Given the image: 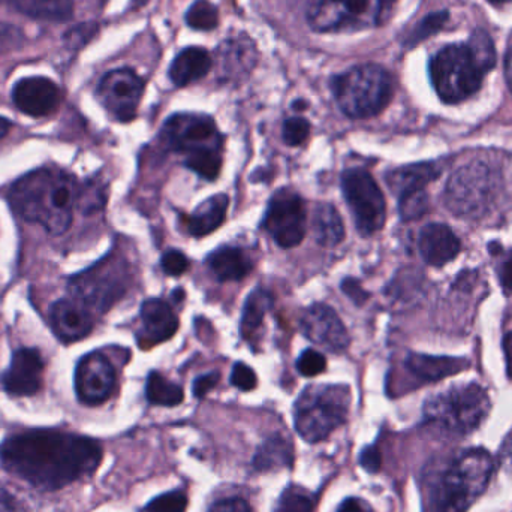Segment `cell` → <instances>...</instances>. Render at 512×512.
<instances>
[{"label":"cell","instance_id":"6da1fadb","mask_svg":"<svg viewBox=\"0 0 512 512\" xmlns=\"http://www.w3.org/2000/svg\"><path fill=\"white\" fill-rule=\"evenodd\" d=\"M0 462L9 474L42 492L63 489L90 477L102 462L95 439L59 430H30L0 445Z\"/></svg>","mask_w":512,"mask_h":512},{"label":"cell","instance_id":"7a4b0ae2","mask_svg":"<svg viewBox=\"0 0 512 512\" xmlns=\"http://www.w3.org/2000/svg\"><path fill=\"white\" fill-rule=\"evenodd\" d=\"M77 198L74 177L50 168L21 177L8 195L9 206L18 218L41 225L51 236H62L71 227Z\"/></svg>","mask_w":512,"mask_h":512},{"label":"cell","instance_id":"3957f363","mask_svg":"<svg viewBox=\"0 0 512 512\" xmlns=\"http://www.w3.org/2000/svg\"><path fill=\"white\" fill-rule=\"evenodd\" d=\"M496 65V50L489 33L475 30L468 44H453L430 60V78L442 101L459 104L480 90L484 75Z\"/></svg>","mask_w":512,"mask_h":512},{"label":"cell","instance_id":"277c9868","mask_svg":"<svg viewBox=\"0 0 512 512\" xmlns=\"http://www.w3.org/2000/svg\"><path fill=\"white\" fill-rule=\"evenodd\" d=\"M495 462L484 448H471L454 459L430 492L432 512H466L486 492Z\"/></svg>","mask_w":512,"mask_h":512},{"label":"cell","instance_id":"5b68a950","mask_svg":"<svg viewBox=\"0 0 512 512\" xmlns=\"http://www.w3.org/2000/svg\"><path fill=\"white\" fill-rule=\"evenodd\" d=\"M502 176L483 161H472L460 167L448 179L444 204L457 218L478 221L486 218L502 195Z\"/></svg>","mask_w":512,"mask_h":512},{"label":"cell","instance_id":"8992f818","mask_svg":"<svg viewBox=\"0 0 512 512\" xmlns=\"http://www.w3.org/2000/svg\"><path fill=\"white\" fill-rule=\"evenodd\" d=\"M351 402L348 385H310L295 402V430L309 444H319L346 423Z\"/></svg>","mask_w":512,"mask_h":512},{"label":"cell","instance_id":"52a82bcc","mask_svg":"<svg viewBox=\"0 0 512 512\" xmlns=\"http://www.w3.org/2000/svg\"><path fill=\"white\" fill-rule=\"evenodd\" d=\"M333 92L340 110L351 119L378 116L390 104L394 81L390 72L375 63L354 66L333 80Z\"/></svg>","mask_w":512,"mask_h":512},{"label":"cell","instance_id":"ba28073f","mask_svg":"<svg viewBox=\"0 0 512 512\" xmlns=\"http://www.w3.org/2000/svg\"><path fill=\"white\" fill-rule=\"evenodd\" d=\"M492 409L489 393L481 385H457L424 403V421L451 435H468L483 424Z\"/></svg>","mask_w":512,"mask_h":512},{"label":"cell","instance_id":"9c48e42d","mask_svg":"<svg viewBox=\"0 0 512 512\" xmlns=\"http://www.w3.org/2000/svg\"><path fill=\"white\" fill-rule=\"evenodd\" d=\"M397 0H313L307 21L316 32H358L381 26Z\"/></svg>","mask_w":512,"mask_h":512},{"label":"cell","instance_id":"30bf717a","mask_svg":"<svg viewBox=\"0 0 512 512\" xmlns=\"http://www.w3.org/2000/svg\"><path fill=\"white\" fill-rule=\"evenodd\" d=\"M128 285V265L119 256L108 255L98 264L72 276L68 289L72 298L90 310L105 313L126 294Z\"/></svg>","mask_w":512,"mask_h":512},{"label":"cell","instance_id":"8fae6325","mask_svg":"<svg viewBox=\"0 0 512 512\" xmlns=\"http://www.w3.org/2000/svg\"><path fill=\"white\" fill-rule=\"evenodd\" d=\"M342 191L361 236L369 237L382 230L387 219L384 194L369 171L351 168L342 174Z\"/></svg>","mask_w":512,"mask_h":512},{"label":"cell","instance_id":"7c38bea8","mask_svg":"<svg viewBox=\"0 0 512 512\" xmlns=\"http://www.w3.org/2000/svg\"><path fill=\"white\" fill-rule=\"evenodd\" d=\"M306 206L303 198L291 189H280L268 203L264 228L277 246L295 248L306 236Z\"/></svg>","mask_w":512,"mask_h":512},{"label":"cell","instance_id":"4fadbf2b","mask_svg":"<svg viewBox=\"0 0 512 512\" xmlns=\"http://www.w3.org/2000/svg\"><path fill=\"white\" fill-rule=\"evenodd\" d=\"M161 135L174 152L186 156L201 150H222V135L215 120L204 114H176L165 122Z\"/></svg>","mask_w":512,"mask_h":512},{"label":"cell","instance_id":"5bb4252c","mask_svg":"<svg viewBox=\"0 0 512 512\" xmlns=\"http://www.w3.org/2000/svg\"><path fill=\"white\" fill-rule=\"evenodd\" d=\"M143 93V78L129 68L108 72L99 81L96 89L99 102L119 122H131L135 119Z\"/></svg>","mask_w":512,"mask_h":512},{"label":"cell","instance_id":"9a60e30c","mask_svg":"<svg viewBox=\"0 0 512 512\" xmlns=\"http://www.w3.org/2000/svg\"><path fill=\"white\" fill-rule=\"evenodd\" d=\"M74 382L83 405L99 406L110 399L116 388V370L104 354L90 352L78 361Z\"/></svg>","mask_w":512,"mask_h":512},{"label":"cell","instance_id":"2e32d148","mask_svg":"<svg viewBox=\"0 0 512 512\" xmlns=\"http://www.w3.org/2000/svg\"><path fill=\"white\" fill-rule=\"evenodd\" d=\"M301 333L321 348L343 354L351 345V337L336 310L322 303H315L304 310L300 318Z\"/></svg>","mask_w":512,"mask_h":512},{"label":"cell","instance_id":"e0dca14e","mask_svg":"<svg viewBox=\"0 0 512 512\" xmlns=\"http://www.w3.org/2000/svg\"><path fill=\"white\" fill-rule=\"evenodd\" d=\"M45 361L35 348H20L12 354L11 366L0 376V384L11 396H33L41 390Z\"/></svg>","mask_w":512,"mask_h":512},{"label":"cell","instance_id":"ac0fdd59","mask_svg":"<svg viewBox=\"0 0 512 512\" xmlns=\"http://www.w3.org/2000/svg\"><path fill=\"white\" fill-rule=\"evenodd\" d=\"M12 102L27 116L45 117L59 107L60 90L50 78L27 77L12 87Z\"/></svg>","mask_w":512,"mask_h":512},{"label":"cell","instance_id":"d6986e66","mask_svg":"<svg viewBox=\"0 0 512 512\" xmlns=\"http://www.w3.org/2000/svg\"><path fill=\"white\" fill-rule=\"evenodd\" d=\"M48 321L54 334L65 343L84 339L93 330L92 310L75 298L54 301L48 310Z\"/></svg>","mask_w":512,"mask_h":512},{"label":"cell","instance_id":"ffe728a7","mask_svg":"<svg viewBox=\"0 0 512 512\" xmlns=\"http://www.w3.org/2000/svg\"><path fill=\"white\" fill-rule=\"evenodd\" d=\"M140 315L143 328L138 334V343L143 349L167 342L179 330V318L176 313L170 304L159 298L144 301Z\"/></svg>","mask_w":512,"mask_h":512},{"label":"cell","instance_id":"44dd1931","mask_svg":"<svg viewBox=\"0 0 512 512\" xmlns=\"http://www.w3.org/2000/svg\"><path fill=\"white\" fill-rule=\"evenodd\" d=\"M462 243L448 225L429 224L418 237L421 258L432 267H444L460 254Z\"/></svg>","mask_w":512,"mask_h":512},{"label":"cell","instance_id":"7402d4cb","mask_svg":"<svg viewBox=\"0 0 512 512\" xmlns=\"http://www.w3.org/2000/svg\"><path fill=\"white\" fill-rule=\"evenodd\" d=\"M439 176L441 167L436 162H420L391 170L385 176V182L390 191L399 198L411 192L424 191Z\"/></svg>","mask_w":512,"mask_h":512},{"label":"cell","instance_id":"603a6c76","mask_svg":"<svg viewBox=\"0 0 512 512\" xmlns=\"http://www.w3.org/2000/svg\"><path fill=\"white\" fill-rule=\"evenodd\" d=\"M256 57H258V51H256L254 42L246 35L228 39L216 50L219 69H222V74L227 77H236V75H245L251 72L258 60Z\"/></svg>","mask_w":512,"mask_h":512},{"label":"cell","instance_id":"cb8c5ba5","mask_svg":"<svg viewBox=\"0 0 512 512\" xmlns=\"http://www.w3.org/2000/svg\"><path fill=\"white\" fill-rule=\"evenodd\" d=\"M405 366L418 381L438 382L468 369L469 361L465 358L433 357L412 352L406 357Z\"/></svg>","mask_w":512,"mask_h":512},{"label":"cell","instance_id":"d4e9b609","mask_svg":"<svg viewBox=\"0 0 512 512\" xmlns=\"http://www.w3.org/2000/svg\"><path fill=\"white\" fill-rule=\"evenodd\" d=\"M230 198L225 194L213 195L201 203L192 215L186 216L185 224L189 234L204 237L218 230L227 218Z\"/></svg>","mask_w":512,"mask_h":512},{"label":"cell","instance_id":"484cf974","mask_svg":"<svg viewBox=\"0 0 512 512\" xmlns=\"http://www.w3.org/2000/svg\"><path fill=\"white\" fill-rule=\"evenodd\" d=\"M213 59L204 48L189 47L174 59L170 66V78L177 87L189 86L209 74Z\"/></svg>","mask_w":512,"mask_h":512},{"label":"cell","instance_id":"4316f807","mask_svg":"<svg viewBox=\"0 0 512 512\" xmlns=\"http://www.w3.org/2000/svg\"><path fill=\"white\" fill-rule=\"evenodd\" d=\"M207 265L219 282H239L254 268V262L242 249L230 246L212 252L207 258Z\"/></svg>","mask_w":512,"mask_h":512},{"label":"cell","instance_id":"83f0119b","mask_svg":"<svg viewBox=\"0 0 512 512\" xmlns=\"http://www.w3.org/2000/svg\"><path fill=\"white\" fill-rule=\"evenodd\" d=\"M294 466V445L282 435H273L265 439L256 450L252 468L255 472H273L279 469H291Z\"/></svg>","mask_w":512,"mask_h":512},{"label":"cell","instance_id":"f1b7e54d","mask_svg":"<svg viewBox=\"0 0 512 512\" xmlns=\"http://www.w3.org/2000/svg\"><path fill=\"white\" fill-rule=\"evenodd\" d=\"M312 228L316 242L324 248H336L345 240V224L333 204L316 206Z\"/></svg>","mask_w":512,"mask_h":512},{"label":"cell","instance_id":"f546056e","mask_svg":"<svg viewBox=\"0 0 512 512\" xmlns=\"http://www.w3.org/2000/svg\"><path fill=\"white\" fill-rule=\"evenodd\" d=\"M9 3L20 14L33 20L65 23L74 15L72 0H9Z\"/></svg>","mask_w":512,"mask_h":512},{"label":"cell","instance_id":"4dcf8cb0","mask_svg":"<svg viewBox=\"0 0 512 512\" xmlns=\"http://www.w3.org/2000/svg\"><path fill=\"white\" fill-rule=\"evenodd\" d=\"M271 306H273V295L267 289L256 288L249 294L243 307L242 322H240V333L243 339H254L256 331L261 328L262 321Z\"/></svg>","mask_w":512,"mask_h":512},{"label":"cell","instance_id":"1f68e13d","mask_svg":"<svg viewBox=\"0 0 512 512\" xmlns=\"http://www.w3.org/2000/svg\"><path fill=\"white\" fill-rule=\"evenodd\" d=\"M146 397L150 405L173 408V406L180 405L183 402L185 393H183L180 385L168 381L159 372H152L147 378Z\"/></svg>","mask_w":512,"mask_h":512},{"label":"cell","instance_id":"d6a6232c","mask_svg":"<svg viewBox=\"0 0 512 512\" xmlns=\"http://www.w3.org/2000/svg\"><path fill=\"white\" fill-rule=\"evenodd\" d=\"M222 150L210 149L191 153L186 156L185 164L189 170L206 180H216L222 168Z\"/></svg>","mask_w":512,"mask_h":512},{"label":"cell","instance_id":"836d02e7","mask_svg":"<svg viewBox=\"0 0 512 512\" xmlns=\"http://www.w3.org/2000/svg\"><path fill=\"white\" fill-rule=\"evenodd\" d=\"M274 512H315V501L301 487L289 486L280 495Z\"/></svg>","mask_w":512,"mask_h":512},{"label":"cell","instance_id":"e575fe53","mask_svg":"<svg viewBox=\"0 0 512 512\" xmlns=\"http://www.w3.org/2000/svg\"><path fill=\"white\" fill-rule=\"evenodd\" d=\"M186 23L197 30H213L218 27L219 12L209 0H197L186 12Z\"/></svg>","mask_w":512,"mask_h":512},{"label":"cell","instance_id":"d590c367","mask_svg":"<svg viewBox=\"0 0 512 512\" xmlns=\"http://www.w3.org/2000/svg\"><path fill=\"white\" fill-rule=\"evenodd\" d=\"M427 210H429V195L426 191L411 192L399 197V215L402 221H417L426 215Z\"/></svg>","mask_w":512,"mask_h":512},{"label":"cell","instance_id":"8d00e7d4","mask_svg":"<svg viewBox=\"0 0 512 512\" xmlns=\"http://www.w3.org/2000/svg\"><path fill=\"white\" fill-rule=\"evenodd\" d=\"M189 499L183 490H173L152 499L143 512H186Z\"/></svg>","mask_w":512,"mask_h":512},{"label":"cell","instance_id":"74e56055","mask_svg":"<svg viewBox=\"0 0 512 512\" xmlns=\"http://www.w3.org/2000/svg\"><path fill=\"white\" fill-rule=\"evenodd\" d=\"M310 123L304 117H291L285 120L282 129V138L286 146H301L309 138Z\"/></svg>","mask_w":512,"mask_h":512},{"label":"cell","instance_id":"f35d334b","mask_svg":"<svg viewBox=\"0 0 512 512\" xmlns=\"http://www.w3.org/2000/svg\"><path fill=\"white\" fill-rule=\"evenodd\" d=\"M327 369V360L321 352L315 349H306L303 354L298 357L297 370L300 375L306 378H313V376L321 375Z\"/></svg>","mask_w":512,"mask_h":512},{"label":"cell","instance_id":"ab89813d","mask_svg":"<svg viewBox=\"0 0 512 512\" xmlns=\"http://www.w3.org/2000/svg\"><path fill=\"white\" fill-rule=\"evenodd\" d=\"M104 203V191H102V186L96 185V183H87L84 189L78 192L77 204L81 212H96L104 206Z\"/></svg>","mask_w":512,"mask_h":512},{"label":"cell","instance_id":"60d3db41","mask_svg":"<svg viewBox=\"0 0 512 512\" xmlns=\"http://www.w3.org/2000/svg\"><path fill=\"white\" fill-rule=\"evenodd\" d=\"M447 18V12H436V14H432L429 15V17L424 18V20L415 27L414 32L409 35L408 44L415 45L417 42H421L423 39H426L427 36L438 32V30L444 26Z\"/></svg>","mask_w":512,"mask_h":512},{"label":"cell","instance_id":"b9f144b4","mask_svg":"<svg viewBox=\"0 0 512 512\" xmlns=\"http://www.w3.org/2000/svg\"><path fill=\"white\" fill-rule=\"evenodd\" d=\"M24 44V33L14 24L0 21V56L12 51L20 50Z\"/></svg>","mask_w":512,"mask_h":512},{"label":"cell","instance_id":"7bdbcfd3","mask_svg":"<svg viewBox=\"0 0 512 512\" xmlns=\"http://www.w3.org/2000/svg\"><path fill=\"white\" fill-rule=\"evenodd\" d=\"M231 384L240 391H252L258 384L254 370L245 363H236L231 372Z\"/></svg>","mask_w":512,"mask_h":512},{"label":"cell","instance_id":"ee69618b","mask_svg":"<svg viewBox=\"0 0 512 512\" xmlns=\"http://www.w3.org/2000/svg\"><path fill=\"white\" fill-rule=\"evenodd\" d=\"M161 265L168 276H182L188 271L189 259L180 251H168L162 256Z\"/></svg>","mask_w":512,"mask_h":512},{"label":"cell","instance_id":"f6af8a7d","mask_svg":"<svg viewBox=\"0 0 512 512\" xmlns=\"http://www.w3.org/2000/svg\"><path fill=\"white\" fill-rule=\"evenodd\" d=\"M95 30L93 24H80V26L68 30L65 36H63V41H65L66 47L69 48L83 47V45L92 38Z\"/></svg>","mask_w":512,"mask_h":512},{"label":"cell","instance_id":"bcb514c9","mask_svg":"<svg viewBox=\"0 0 512 512\" xmlns=\"http://www.w3.org/2000/svg\"><path fill=\"white\" fill-rule=\"evenodd\" d=\"M360 466L369 474H376L381 471L382 454L376 445H369L360 454Z\"/></svg>","mask_w":512,"mask_h":512},{"label":"cell","instance_id":"7dc6e473","mask_svg":"<svg viewBox=\"0 0 512 512\" xmlns=\"http://www.w3.org/2000/svg\"><path fill=\"white\" fill-rule=\"evenodd\" d=\"M221 381V373L212 372L206 373V375H201L200 378L195 379L194 385H192V391H194V396L197 399H204L213 388H216V385Z\"/></svg>","mask_w":512,"mask_h":512},{"label":"cell","instance_id":"c3c4849f","mask_svg":"<svg viewBox=\"0 0 512 512\" xmlns=\"http://www.w3.org/2000/svg\"><path fill=\"white\" fill-rule=\"evenodd\" d=\"M207 512H254L251 505L242 498H227L215 502Z\"/></svg>","mask_w":512,"mask_h":512},{"label":"cell","instance_id":"681fc988","mask_svg":"<svg viewBox=\"0 0 512 512\" xmlns=\"http://www.w3.org/2000/svg\"><path fill=\"white\" fill-rule=\"evenodd\" d=\"M342 291L354 301L357 306H363L366 303L369 294L361 288L360 283L355 279H345L342 282Z\"/></svg>","mask_w":512,"mask_h":512},{"label":"cell","instance_id":"f907efd6","mask_svg":"<svg viewBox=\"0 0 512 512\" xmlns=\"http://www.w3.org/2000/svg\"><path fill=\"white\" fill-rule=\"evenodd\" d=\"M498 276L505 291L512 294V249L502 256L501 264L498 267Z\"/></svg>","mask_w":512,"mask_h":512},{"label":"cell","instance_id":"816d5d0a","mask_svg":"<svg viewBox=\"0 0 512 512\" xmlns=\"http://www.w3.org/2000/svg\"><path fill=\"white\" fill-rule=\"evenodd\" d=\"M336 512H375L373 508L360 498H346Z\"/></svg>","mask_w":512,"mask_h":512},{"label":"cell","instance_id":"f5cc1de1","mask_svg":"<svg viewBox=\"0 0 512 512\" xmlns=\"http://www.w3.org/2000/svg\"><path fill=\"white\" fill-rule=\"evenodd\" d=\"M505 360H507L508 375L512 378V331L504 339Z\"/></svg>","mask_w":512,"mask_h":512},{"label":"cell","instance_id":"db71d44e","mask_svg":"<svg viewBox=\"0 0 512 512\" xmlns=\"http://www.w3.org/2000/svg\"><path fill=\"white\" fill-rule=\"evenodd\" d=\"M505 77H507V83L512 92V45L510 50L507 51V57H505Z\"/></svg>","mask_w":512,"mask_h":512},{"label":"cell","instance_id":"11a10c76","mask_svg":"<svg viewBox=\"0 0 512 512\" xmlns=\"http://www.w3.org/2000/svg\"><path fill=\"white\" fill-rule=\"evenodd\" d=\"M11 126L12 123L9 122V120L6 119V117L0 116V140L6 137V134H8L9 129H11Z\"/></svg>","mask_w":512,"mask_h":512},{"label":"cell","instance_id":"9f6ffc18","mask_svg":"<svg viewBox=\"0 0 512 512\" xmlns=\"http://www.w3.org/2000/svg\"><path fill=\"white\" fill-rule=\"evenodd\" d=\"M504 453L512 460V432L511 435L508 436L507 441H505Z\"/></svg>","mask_w":512,"mask_h":512},{"label":"cell","instance_id":"6f0895ef","mask_svg":"<svg viewBox=\"0 0 512 512\" xmlns=\"http://www.w3.org/2000/svg\"><path fill=\"white\" fill-rule=\"evenodd\" d=\"M292 107H294L295 110H304V108H306V102L301 101L300 99V101L295 102V104L292 105Z\"/></svg>","mask_w":512,"mask_h":512},{"label":"cell","instance_id":"680465c9","mask_svg":"<svg viewBox=\"0 0 512 512\" xmlns=\"http://www.w3.org/2000/svg\"><path fill=\"white\" fill-rule=\"evenodd\" d=\"M493 5H505V3H510L511 0H489Z\"/></svg>","mask_w":512,"mask_h":512},{"label":"cell","instance_id":"91938a15","mask_svg":"<svg viewBox=\"0 0 512 512\" xmlns=\"http://www.w3.org/2000/svg\"><path fill=\"white\" fill-rule=\"evenodd\" d=\"M146 2V0H137L138 5H141V3Z\"/></svg>","mask_w":512,"mask_h":512}]
</instances>
